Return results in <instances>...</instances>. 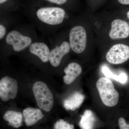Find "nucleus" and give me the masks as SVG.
<instances>
[{
    "label": "nucleus",
    "instance_id": "f257e3e1",
    "mask_svg": "<svg viewBox=\"0 0 129 129\" xmlns=\"http://www.w3.org/2000/svg\"><path fill=\"white\" fill-rule=\"evenodd\" d=\"M96 86L102 102L104 105L112 107L117 104L119 94L110 79L106 77L100 78L97 81Z\"/></svg>",
    "mask_w": 129,
    "mask_h": 129
},
{
    "label": "nucleus",
    "instance_id": "4468645a",
    "mask_svg": "<svg viewBox=\"0 0 129 129\" xmlns=\"http://www.w3.org/2000/svg\"><path fill=\"white\" fill-rule=\"evenodd\" d=\"M4 120L8 122V125L17 128L22 124V115L19 112L13 111H7L3 116Z\"/></svg>",
    "mask_w": 129,
    "mask_h": 129
},
{
    "label": "nucleus",
    "instance_id": "20e7f679",
    "mask_svg": "<svg viewBox=\"0 0 129 129\" xmlns=\"http://www.w3.org/2000/svg\"><path fill=\"white\" fill-rule=\"evenodd\" d=\"M70 48L76 53L83 52L86 47L87 35L84 28L78 25L72 28L69 34Z\"/></svg>",
    "mask_w": 129,
    "mask_h": 129
},
{
    "label": "nucleus",
    "instance_id": "f3484780",
    "mask_svg": "<svg viewBox=\"0 0 129 129\" xmlns=\"http://www.w3.org/2000/svg\"><path fill=\"white\" fill-rule=\"evenodd\" d=\"M54 129H74L73 124H70L63 119H59L54 125Z\"/></svg>",
    "mask_w": 129,
    "mask_h": 129
},
{
    "label": "nucleus",
    "instance_id": "a211bd4d",
    "mask_svg": "<svg viewBox=\"0 0 129 129\" xmlns=\"http://www.w3.org/2000/svg\"><path fill=\"white\" fill-rule=\"evenodd\" d=\"M118 123L120 129H129V124H128L126 123L125 119L123 118H119Z\"/></svg>",
    "mask_w": 129,
    "mask_h": 129
},
{
    "label": "nucleus",
    "instance_id": "7ed1b4c3",
    "mask_svg": "<svg viewBox=\"0 0 129 129\" xmlns=\"http://www.w3.org/2000/svg\"><path fill=\"white\" fill-rule=\"evenodd\" d=\"M36 15L41 22L50 25L62 23L65 16L62 8L57 7L41 8L37 11Z\"/></svg>",
    "mask_w": 129,
    "mask_h": 129
},
{
    "label": "nucleus",
    "instance_id": "4be33fe9",
    "mask_svg": "<svg viewBox=\"0 0 129 129\" xmlns=\"http://www.w3.org/2000/svg\"><path fill=\"white\" fill-rule=\"evenodd\" d=\"M7 0H0V3L1 4H3L7 1Z\"/></svg>",
    "mask_w": 129,
    "mask_h": 129
},
{
    "label": "nucleus",
    "instance_id": "6ab92c4d",
    "mask_svg": "<svg viewBox=\"0 0 129 129\" xmlns=\"http://www.w3.org/2000/svg\"><path fill=\"white\" fill-rule=\"evenodd\" d=\"M6 33V29L4 25H0V39H2L5 37Z\"/></svg>",
    "mask_w": 129,
    "mask_h": 129
},
{
    "label": "nucleus",
    "instance_id": "5701e85b",
    "mask_svg": "<svg viewBox=\"0 0 129 129\" xmlns=\"http://www.w3.org/2000/svg\"><path fill=\"white\" fill-rule=\"evenodd\" d=\"M127 16L128 18L129 19V11L127 13Z\"/></svg>",
    "mask_w": 129,
    "mask_h": 129
},
{
    "label": "nucleus",
    "instance_id": "ddd939ff",
    "mask_svg": "<svg viewBox=\"0 0 129 129\" xmlns=\"http://www.w3.org/2000/svg\"><path fill=\"white\" fill-rule=\"evenodd\" d=\"M24 122L26 125L32 126L43 118L44 115L39 109L28 108L23 111Z\"/></svg>",
    "mask_w": 129,
    "mask_h": 129
},
{
    "label": "nucleus",
    "instance_id": "1a4fd4ad",
    "mask_svg": "<svg viewBox=\"0 0 129 129\" xmlns=\"http://www.w3.org/2000/svg\"><path fill=\"white\" fill-rule=\"evenodd\" d=\"M69 42L64 41L59 46L56 47L50 52L49 61L54 67L59 66L63 57L70 51Z\"/></svg>",
    "mask_w": 129,
    "mask_h": 129
},
{
    "label": "nucleus",
    "instance_id": "412c9836",
    "mask_svg": "<svg viewBox=\"0 0 129 129\" xmlns=\"http://www.w3.org/2000/svg\"><path fill=\"white\" fill-rule=\"evenodd\" d=\"M120 4L123 5H129V0H117Z\"/></svg>",
    "mask_w": 129,
    "mask_h": 129
},
{
    "label": "nucleus",
    "instance_id": "f03ea898",
    "mask_svg": "<svg viewBox=\"0 0 129 129\" xmlns=\"http://www.w3.org/2000/svg\"><path fill=\"white\" fill-rule=\"evenodd\" d=\"M37 105L40 108L46 112H49L53 105V94L45 83L37 81L32 88Z\"/></svg>",
    "mask_w": 129,
    "mask_h": 129
},
{
    "label": "nucleus",
    "instance_id": "6e6552de",
    "mask_svg": "<svg viewBox=\"0 0 129 129\" xmlns=\"http://www.w3.org/2000/svg\"><path fill=\"white\" fill-rule=\"evenodd\" d=\"M129 35V25L126 21L120 19L114 20L111 23L109 36L111 39H125Z\"/></svg>",
    "mask_w": 129,
    "mask_h": 129
},
{
    "label": "nucleus",
    "instance_id": "f8f14e48",
    "mask_svg": "<svg viewBox=\"0 0 129 129\" xmlns=\"http://www.w3.org/2000/svg\"><path fill=\"white\" fill-rule=\"evenodd\" d=\"M85 98V96L80 92H74L63 101V107L68 111H75L79 108L84 102Z\"/></svg>",
    "mask_w": 129,
    "mask_h": 129
},
{
    "label": "nucleus",
    "instance_id": "b1692460",
    "mask_svg": "<svg viewBox=\"0 0 129 129\" xmlns=\"http://www.w3.org/2000/svg\"></svg>",
    "mask_w": 129,
    "mask_h": 129
},
{
    "label": "nucleus",
    "instance_id": "423d86ee",
    "mask_svg": "<svg viewBox=\"0 0 129 129\" xmlns=\"http://www.w3.org/2000/svg\"><path fill=\"white\" fill-rule=\"evenodd\" d=\"M18 90L17 81L8 77H3L0 81V97L3 101L15 99Z\"/></svg>",
    "mask_w": 129,
    "mask_h": 129
},
{
    "label": "nucleus",
    "instance_id": "dca6fc26",
    "mask_svg": "<svg viewBox=\"0 0 129 129\" xmlns=\"http://www.w3.org/2000/svg\"><path fill=\"white\" fill-rule=\"evenodd\" d=\"M103 73L106 78L112 79L118 83L125 84L128 82V78L127 74L122 73L119 74H116L111 72L108 67H104L102 69Z\"/></svg>",
    "mask_w": 129,
    "mask_h": 129
},
{
    "label": "nucleus",
    "instance_id": "39448f33",
    "mask_svg": "<svg viewBox=\"0 0 129 129\" xmlns=\"http://www.w3.org/2000/svg\"><path fill=\"white\" fill-rule=\"evenodd\" d=\"M106 60L111 64H122L129 59V47L123 44H115L106 53Z\"/></svg>",
    "mask_w": 129,
    "mask_h": 129
},
{
    "label": "nucleus",
    "instance_id": "9d476101",
    "mask_svg": "<svg viewBox=\"0 0 129 129\" xmlns=\"http://www.w3.org/2000/svg\"><path fill=\"white\" fill-rule=\"evenodd\" d=\"M30 53L38 57L42 61L47 62L49 61L50 51L48 46L43 42H35L29 46Z\"/></svg>",
    "mask_w": 129,
    "mask_h": 129
},
{
    "label": "nucleus",
    "instance_id": "aec40b11",
    "mask_svg": "<svg viewBox=\"0 0 129 129\" xmlns=\"http://www.w3.org/2000/svg\"><path fill=\"white\" fill-rule=\"evenodd\" d=\"M47 1L58 5H62L67 2V0H46Z\"/></svg>",
    "mask_w": 129,
    "mask_h": 129
},
{
    "label": "nucleus",
    "instance_id": "0eeeda50",
    "mask_svg": "<svg viewBox=\"0 0 129 129\" xmlns=\"http://www.w3.org/2000/svg\"><path fill=\"white\" fill-rule=\"evenodd\" d=\"M31 38L28 36L23 35L17 30L9 32L6 37V42L11 45L15 51L19 52L23 50L32 43Z\"/></svg>",
    "mask_w": 129,
    "mask_h": 129
},
{
    "label": "nucleus",
    "instance_id": "9b49d317",
    "mask_svg": "<svg viewBox=\"0 0 129 129\" xmlns=\"http://www.w3.org/2000/svg\"><path fill=\"white\" fill-rule=\"evenodd\" d=\"M66 75L63 76V81L66 84H72L82 72L80 65L77 63L72 62L68 64L64 70Z\"/></svg>",
    "mask_w": 129,
    "mask_h": 129
},
{
    "label": "nucleus",
    "instance_id": "2eb2a0df",
    "mask_svg": "<svg viewBox=\"0 0 129 129\" xmlns=\"http://www.w3.org/2000/svg\"><path fill=\"white\" fill-rule=\"evenodd\" d=\"M95 117L91 110H86L81 116L79 125L81 129H93Z\"/></svg>",
    "mask_w": 129,
    "mask_h": 129
}]
</instances>
